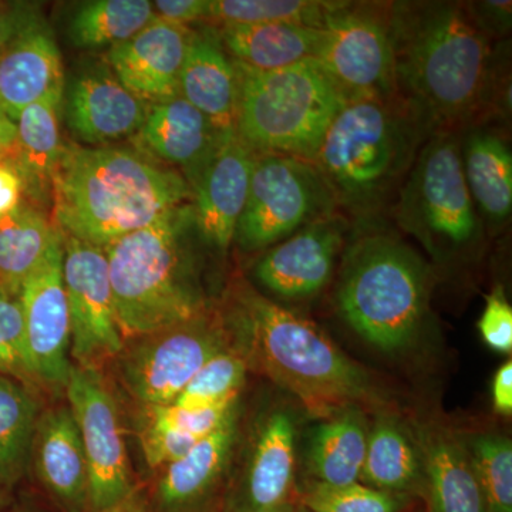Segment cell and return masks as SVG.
Wrapping results in <instances>:
<instances>
[{
	"instance_id": "obj_1",
	"label": "cell",
	"mask_w": 512,
	"mask_h": 512,
	"mask_svg": "<svg viewBox=\"0 0 512 512\" xmlns=\"http://www.w3.org/2000/svg\"><path fill=\"white\" fill-rule=\"evenodd\" d=\"M390 30L397 96L431 134L510 119L507 43L481 29L467 2H390Z\"/></svg>"
},
{
	"instance_id": "obj_2",
	"label": "cell",
	"mask_w": 512,
	"mask_h": 512,
	"mask_svg": "<svg viewBox=\"0 0 512 512\" xmlns=\"http://www.w3.org/2000/svg\"><path fill=\"white\" fill-rule=\"evenodd\" d=\"M222 316L249 369L281 386L309 417L326 419L348 407L369 414L397 407L389 387L346 355L318 323L247 282L231 289Z\"/></svg>"
},
{
	"instance_id": "obj_3",
	"label": "cell",
	"mask_w": 512,
	"mask_h": 512,
	"mask_svg": "<svg viewBox=\"0 0 512 512\" xmlns=\"http://www.w3.org/2000/svg\"><path fill=\"white\" fill-rule=\"evenodd\" d=\"M56 228L107 248L192 200L180 171L133 148L67 144L52 177Z\"/></svg>"
},
{
	"instance_id": "obj_4",
	"label": "cell",
	"mask_w": 512,
	"mask_h": 512,
	"mask_svg": "<svg viewBox=\"0 0 512 512\" xmlns=\"http://www.w3.org/2000/svg\"><path fill=\"white\" fill-rule=\"evenodd\" d=\"M436 279L433 265L399 235L360 224L340 256L336 309L370 348L404 357L433 329Z\"/></svg>"
},
{
	"instance_id": "obj_5",
	"label": "cell",
	"mask_w": 512,
	"mask_h": 512,
	"mask_svg": "<svg viewBox=\"0 0 512 512\" xmlns=\"http://www.w3.org/2000/svg\"><path fill=\"white\" fill-rule=\"evenodd\" d=\"M430 136L429 127L400 97L348 101L312 163L338 210L370 224L397 197Z\"/></svg>"
},
{
	"instance_id": "obj_6",
	"label": "cell",
	"mask_w": 512,
	"mask_h": 512,
	"mask_svg": "<svg viewBox=\"0 0 512 512\" xmlns=\"http://www.w3.org/2000/svg\"><path fill=\"white\" fill-rule=\"evenodd\" d=\"M191 202L106 249L120 332L134 340L207 312L192 254Z\"/></svg>"
},
{
	"instance_id": "obj_7",
	"label": "cell",
	"mask_w": 512,
	"mask_h": 512,
	"mask_svg": "<svg viewBox=\"0 0 512 512\" xmlns=\"http://www.w3.org/2000/svg\"><path fill=\"white\" fill-rule=\"evenodd\" d=\"M234 63L239 138L255 154L315 160L330 124L348 103L319 60L268 72Z\"/></svg>"
},
{
	"instance_id": "obj_8",
	"label": "cell",
	"mask_w": 512,
	"mask_h": 512,
	"mask_svg": "<svg viewBox=\"0 0 512 512\" xmlns=\"http://www.w3.org/2000/svg\"><path fill=\"white\" fill-rule=\"evenodd\" d=\"M393 217L429 254L436 272L483 258L488 235L464 180L458 133H434L424 143L397 192Z\"/></svg>"
},
{
	"instance_id": "obj_9",
	"label": "cell",
	"mask_w": 512,
	"mask_h": 512,
	"mask_svg": "<svg viewBox=\"0 0 512 512\" xmlns=\"http://www.w3.org/2000/svg\"><path fill=\"white\" fill-rule=\"evenodd\" d=\"M336 211L335 197L312 161L256 154L234 242L244 252H264Z\"/></svg>"
},
{
	"instance_id": "obj_10",
	"label": "cell",
	"mask_w": 512,
	"mask_h": 512,
	"mask_svg": "<svg viewBox=\"0 0 512 512\" xmlns=\"http://www.w3.org/2000/svg\"><path fill=\"white\" fill-rule=\"evenodd\" d=\"M131 342L117 356L121 382L146 407L173 404L207 360L234 345L224 316L211 309Z\"/></svg>"
},
{
	"instance_id": "obj_11",
	"label": "cell",
	"mask_w": 512,
	"mask_h": 512,
	"mask_svg": "<svg viewBox=\"0 0 512 512\" xmlns=\"http://www.w3.org/2000/svg\"><path fill=\"white\" fill-rule=\"evenodd\" d=\"M322 29L316 59L346 101L399 97L390 2H342Z\"/></svg>"
},
{
	"instance_id": "obj_12",
	"label": "cell",
	"mask_w": 512,
	"mask_h": 512,
	"mask_svg": "<svg viewBox=\"0 0 512 512\" xmlns=\"http://www.w3.org/2000/svg\"><path fill=\"white\" fill-rule=\"evenodd\" d=\"M64 390L86 454L89 511L113 507L136 491L119 407L92 367L73 365Z\"/></svg>"
},
{
	"instance_id": "obj_13",
	"label": "cell",
	"mask_w": 512,
	"mask_h": 512,
	"mask_svg": "<svg viewBox=\"0 0 512 512\" xmlns=\"http://www.w3.org/2000/svg\"><path fill=\"white\" fill-rule=\"evenodd\" d=\"M63 281L72 326L70 357L77 366L96 369L126 348L111 291L106 249L63 235Z\"/></svg>"
},
{
	"instance_id": "obj_14",
	"label": "cell",
	"mask_w": 512,
	"mask_h": 512,
	"mask_svg": "<svg viewBox=\"0 0 512 512\" xmlns=\"http://www.w3.org/2000/svg\"><path fill=\"white\" fill-rule=\"evenodd\" d=\"M352 222L340 211L305 225L291 237L265 249L254 265V278L278 301H313L336 274Z\"/></svg>"
},
{
	"instance_id": "obj_15",
	"label": "cell",
	"mask_w": 512,
	"mask_h": 512,
	"mask_svg": "<svg viewBox=\"0 0 512 512\" xmlns=\"http://www.w3.org/2000/svg\"><path fill=\"white\" fill-rule=\"evenodd\" d=\"M255 429L247 466L225 512H271L298 504V410L276 404Z\"/></svg>"
},
{
	"instance_id": "obj_16",
	"label": "cell",
	"mask_w": 512,
	"mask_h": 512,
	"mask_svg": "<svg viewBox=\"0 0 512 512\" xmlns=\"http://www.w3.org/2000/svg\"><path fill=\"white\" fill-rule=\"evenodd\" d=\"M30 359L40 386H66L70 369L69 303L63 281V242L19 292Z\"/></svg>"
},
{
	"instance_id": "obj_17",
	"label": "cell",
	"mask_w": 512,
	"mask_h": 512,
	"mask_svg": "<svg viewBox=\"0 0 512 512\" xmlns=\"http://www.w3.org/2000/svg\"><path fill=\"white\" fill-rule=\"evenodd\" d=\"M423 463L427 512H487L460 429L434 412L406 414Z\"/></svg>"
},
{
	"instance_id": "obj_18",
	"label": "cell",
	"mask_w": 512,
	"mask_h": 512,
	"mask_svg": "<svg viewBox=\"0 0 512 512\" xmlns=\"http://www.w3.org/2000/svg\"><path fill=\"white\" fill-rule=\"evenodd\" d=\"M256 154L237 131L222 138L220 147L192 184V212L198 238L218 252H227L247 202Z\"/></svg>"
},
{
	"instance_id": "obj_19",
	"label": "cell",
	"mask_w": 512,
	"mask_h": 512,
	"mask_svg": "<svg viewBox=\"0 0 512 512\" xmlns=\"http://www.w3.org/2000/svg\"><path fill=\"white\" fill-rule=\"evenodd\" d=\"M192 29L154 19L127 42L111 47L109 63L124 87L148 104L180 94V76Z\"/></svg>"
},
{
	"instance_id": "obj_20",
	"label": "cell",
	"mask_w": 512,
	"mask_h": 512,
	"mask_svg": "<svg viewBox=\"0 0 512 512\" xmlns=\"http://www.w3.org/2000/svg\"><path fill=\"white\" fill-rule=\"evenodd\" d=\"M227 134L178 96L150 104L147 119L134 140L151 157L180 171L191 188Z\"/></svg>"
},
{
	"instance_id": "obj_21",
	"label": "cell",
	"mask_w": 512,
	"mask_h": 512,
	"mask_svg": "<svg viewBox=\"0 0 512 512\" xmlns=\"http://www.w3.org/2000/svg\"><path fill=\"white\" fill-rule=\"evenodd\" d=\"M30 456L40 483L64 510L89 512L86 454L69 407H56L40 414Z\"/></svg>"
},
{
	"instance_id": "obj_22",
	"label": "cell",
	"mask_w": 512,
	"mask_h": 512,
	"mask_svg": "<svg viewBox=\"0 0 512 512\" xmlns=\"http://www.w3.org/2000/svg\"><path fill=\"white\" fill-rule=\"evenodd\" d=\"M461 167L488 237L503 232L512 214V153L505 133L491 124L458 133Z\"/></svg>"
},
{
	"instance_id": "obj_23",
	"label": "cell",
	"mask_w": 512,
	"mask_h": 512,
	"mask_svg": "<svg viewBox=\"0 0 512 512\" xmlns=\"http://www.w3.org/2000/svg\"><path fill=\"white\" fill-rule=\"evenodd\" d=\"M150 104L119 82L110 72L84 74L74 82L67 100V123L89 144L136 137L147 119Z\"/></svg>"
},
{
	"instance_id": "obj_24",
	"label": "cell",
	"mask_w": 512,
	"mask_h": 512,
	"mask_svg": "<svg viewBox=\"0 0 512 512\" xmlns=\"http://www.w3.org/2000/svg\"><path fill=\"white\" fill-rule=\"evenodd\" d=\"M180 94L221 133L237 131V67L222 47L215 26L192 30L181 70Z\"/></svg>"
},
{
	"instance_id": "obj_25",
	"label": "cell",
	"mask_w": 512,
	"mask_h": 512,
	"mask_svg": "<svg viewBox=\"0 0 512 512\" xmlns=\"http://www.w3.org/2000/svg\"><path fill=\"white\" fill-rule=\"evenodd\" d=\"M63 86L59 47L35 22L0 53V109L13 121L26 107L63 92Z\"/></svg>"
},
{
	"instance_id": "obj_26",
	"label": "cell",
	"mask_w": 512,
	"mask_h": 512,
	"mask_svg": "<svg viewBox=\"0 0 512 512\" xmlns=\"http://www.w3.org/2000/svg\"><path fill=\"white\" fill-rule=\"evenodd\" d=\"M359 483L386 493L423 497L419 446L399 407L370 414L365 461Z\"/></svg>"
},
{
	"instance_id": "obj_27",
	"label": "cell",
	"mask_w": 512,
	"mask_h": 512,
	"mask_svg": "<svg viewBox=\"0 0 512 512\" xmlns=\"http://www.w3.org/2000/svg\"><path fill=\"white\" fill-rule=\"evenodd\" d=\"M238 440L237 416L208 434L194 447L165 467L157 485L161 512H200L217 491L228 470Z\"/></svg>"
},
{
	"instance_id": "obj_28",
	"label": "cell",
	"mask_w": 512,
	"mask_h": 512,
	"mask_svg": "<svg viewBox=\"0 0 512 512\" xmlns=\"http://www.w3.org/2000/svg\"><path fill=\"white\" fill-rule=\"evenodd\" d=\"M369 423L370 414L359 407L318 420L303 448L305 480L333 487L359 483Z\"/></svg>"
},
{
	"instance_id": "obj_29",
	"label": "cell",
	"mask_w": 512,
	"mask_h": 512,
	"mask_svg": "<svg viewBox=\"0 0 512 512\" xmlns=\"http://www.w3.org/2000/svg\"><path fill=\"white\" fill-rule=\"evenodd\" d=\"M215 29L234 62L264 72L316 59L323 40V29L289 22L222 23Z\"/></svg>"
},
{
	"instance_id": "obj_30",
	"label": "cell",
	"mask_w": 512,
	"mask_h": 512,
	"mask_svg": "<svg viewBox=\"0 0 512 512\" xmlns=\"http://www.w3.org/2000/svg\"><path fill=\"white\" fill-rule=\"evenodd\" d=\"M62 242V232L46 215L22 202L0 220V284L18 295L23 282Z\"/></svg>"
},
{
	"instance_id": "obj_31",
	"label": "cell",
	"mask_w": 512,
	"mask_h": 512,
	"mask_svg": "<svg viewBox=\"0 0 512 512\" xmlns=\"http://www.w3.org/2000/svg\"><path fill=\"white\" fill-rule=\"evenodd\" d=\"M63 92H56L46 99L26 107L16 120L18 140L15 157L10 161L16 168L23 185L33 192L46 190L52 185L63 144L60 138L59 107Z\"/></svg>"
},
{
	"instance_id": "obj_32",
	"label": "cell",
	"mask_w": 512,
	"mask_h": 512,
	"mask_svg": "<svg viewBox=\"0 0 512 512\" xmlns=\"http://www.w3.org/2000/svg\"><path fill=\"white\" fill-rule=\"evenodd\" d=\"M39 406L25 384L0 375V488L23 476L32 450Z\"/></svg>"
},
{
	"instance_id": "obj_33",
	"label": "cell",
	"mask_w": 512,
	"mask_h": 512,
	"mask_svg": "<svg viewBox=\"0 0 512 512\" xmlns=\"http://www.w3.org/2000/svg\"><path fill=\"white\" fill-rule=\"evenodd\" d=\"M157 19L148 0H93L83 3L70 22V40L77 47L97 49L127 42Z\"/></svg>"
},
{
	"instance_id": "obj_34",
	"label": "cell",
	"mask_w": 512,
	"mask_h": 512,
	"mask_svg": "<svg viewBox=\"0 0 512 512\" xmlns=\"http://www.w3.org/2000/svg\"><path fill=\"white\" fill-rule=\"evenodd\" d=\"M460 429L487 512H512V441L500 431Z\"/></svg>"
},
{
	"instance_id": "obj_35",
	"label": "cell",
	"mask_w": 512,
	"mask_h": 512,
	"mask_svg": "<svg viewBox=\"0 0 512 512\" xmlns=\"http://www.w3.org/2000/svg\"><path fill=\"white\" fill-rule=\"evenodd\" d=\"M339 0H208L207 20L222 23L289 22L322 29Z\"/></svg>"
},
{
	"instance_id": "obj_36",
	"label": "cell",
	"mask_w": 512,
	"mask_h": 512,
	"mask_svg": "<svg viewBox=\"0 0 512 512\" xmlns=\"http://www.w3.org/2000/svg\"><path fill=\"white\" fill-rule=\"evenodd\" d=\"M248 369L244 355L234 345L229 346L202 365L173 404L184 410H202L234 402Z\"/></svg>"
},
{
	"instance_id": "obj_37",
	"label": "cell",
	"mask_w": 512,
	"mask_h": 512,
	"mask_svg": "<svg viewBox=\"0 0 512 512\" xmlns=\"http://www.w3.org/2000/svg\"><path fill=\"white\" fill-rule=\"evenodd\" d=\"M412 501L362 483L333 487L303 480L298 485V504L311 512H404Z\"/></svg>"
},
{
	"instance_id": "obj_38",
	"label": "cell",
	"mask_w": 512,
	"mask_h": 512,
	"mask_svg": "<svg viewBox=\"0 0 512 512\" xmlns=\"http://www.w3.org/2000/svg\"><path fill=\"white\" fill-rule=\"evenodd\" d=\"M0 375L25 384L30 390L40 387L26 339L25 319L19 296L0 284Z\"/></svg>"
},
{
	"instance_id": "obj_39",
	"label": "cell",
	"mask_w": 512,
	"mask_h": 512,
	"mask_svg": "<svg viewBox=\"0 0 512 512\" xmlns=\"http://www.w3.org/2000/svg\"><path fill=\"white\" fill-rule=\"evenodd\" d=\"M237 409L238 400L202 410H184L174 404L147 407L148 426L180 431L201 440L234 419Z\"/></svg>"
},
{
	"instance_id": "obj_40",
	"label": "cell",
	"mask_w": 512,
	"mask_h": 512,
	"mask_svg": "<svg viewBox=\"0 0 512 512\" xmlns=\"http://www.w3.org/2000/svg\"><path fill=\"white\" fill-rule=\"evenodd\" d=\"M478 333L488 349L501 355L512 352V306L503 285H495L485 296L484 311L477 323Z\"/></svg>"
},
{
	"instance_id": "obj_41",
	"label": "cell",
	"mask_w": 512,
	"mask_h": 512,
	"mask_svg": "<svg viewBox=\"0 0 512 512\" xmlns=\"http://www.w3.org/2000/svg\"><path fill=\"white\" fill-rule=\"evenodd\" d=\"M200 439L180 431L148 426L141 434V447L151 468L167 467L180 460Z\"/></svg>"
},
{
	"instance_id": "obj_42",
	"label": "cell",
	"mask_w": 512,
	"mask_h": 512,
	"mask_svg": "<svg viewBox=\"0 0 512 512\" xmlns=\"http://www.w3.org/2000/svg\"><path fill=\"white\" fill-rule=\"evenodd\" d=\"M471 15L481 29L495 42H503L511 30L512 3L505 0H484V2H467Z\"/></svg>"
},
{
	"instance_id": "obj_43",
	"label": "cell",
	"mask_w": 512,
	"mask_h": 512,
	"mask_svg": "<svg viewBox=\"0 0 512 512\" xmlns=\"http://www.w3.org/2000/svg\"><path fill=\"white\" fill-rule=\"evenodd\" d=\"M153 8L158 19L181 26L207 20L208 16V0H157Z\"/></svg>"
},
{
	"instance_id": "obj_44",
	"label": "cell",
	"mask_w": 512,
	"mask_h": 512,
	"mask_svg": "<svg viewBox=\"0 0 512 512\" xmlns=\"http://www.w3.org/2000/svg\"><path fill=\"white\" fill-rule=\"evenodd\" d=\"M25 191L22 177L9 163H0V220L22 204Z\"/></svg>"
},
{
	"instance_id": "obj_45",
	"label": "cell",
	"mask_w": 512,
	"mask_h": 512,
	"mask_svg": "<svg viewBox=\"0 0 512 512\" xmlns=\"http://www.w3.org/2000/svg\"><path fill=\"white\" fill-rule=\"evenodd\" d=\"M491 403L498 416H512V362L503 363L495 370L491 382Z\"/></svg>"
},
{
	"instance_id": "obj_46",
	"label": "cell",
	"mask_w": 512,
	"mask_h": 512,
	"mask_svg": "<svg viewBox=\"0 0 512 512\" xmlns=\"http://www.w3.org/2000/svg\"><path fill=\"white\" fill-rule=\"evenodd\" d=\"M33 22H28L25 16L16 12H6L0 8V53L6 49Z\"/></svg>"
},
{
	"instance_id": "obj_47",
	"label": "cell",
	"mask_w": 512,
	"mask_h": 512,
	"mask_svg": "<svg viewBox=\"0 0 512 512\" xmlns=\"http://www.w3.org/2000/svg\"><path fill=\"white\" fill-rule=\"evenodd\" d=\"M18 127L16 121L0 109V163H10L15 157Z\"/></svg>"
},
{
	"instance_id": "obj_48",
	"label": "cell",
	"mask_w": 512,
	"mask_h": 512,
	"mask_svg": "<svg viewBox=\"0 0 512 512\" xmlns=\"http://www.w3.org/2000/svg\"><path fill=\"white\" fill-rule=\"evenodd\" d=\"M89 512H151L150 508L144 498L141 497L138 491H134L130 497H127L126 500L121 501V503L113 505V507L104 508V510L99 511H89Z\"/></svg>"
},
{
	"instance_id": "obj_49",
	"label": "cell",
	"mask_w": 512,
	"mask_h": 512,
	"mask_svg": "<svg viewBox=\"0 0 512 512\" xmlns=\"http://www.w3.org/2000/svg\"><path fill=\"white\" fill-rule=\"evenodd\" d=\"M6 505V495L3 493V488H0V510Z\"/></svg>"
},
{
	"instance_id": "obj_50",
	"label": "cell",
	"mask_w": 512,
	"mask_h": 512,
	"mask_svg": "<svg viewBox=\"0 0 512 512\" xmlns=\"http://www.w3.org/2000/svg\"><path fill=\"white\" fill-rule=\"evenodd\" d=\"M293 512H311L303 508L302 505L296 504L295 508H293Z\"/></svg>"
},
{
	"instance_id": "obj_51",
	"label": "cell",
	"mask_w": 512,
	"mask_h": 512,
	"mask_svg": "<svg viewBox=\"0 0 512 512\" xmlns=\"http://www.w3.org/2000/svg\"><path fill=\"white\" fill-rule=\"evenodd\" d=\"M293 508H295V505L291 508H286V510H279V511H271V512H293Z\"/></svg>"
}]
</instances>
